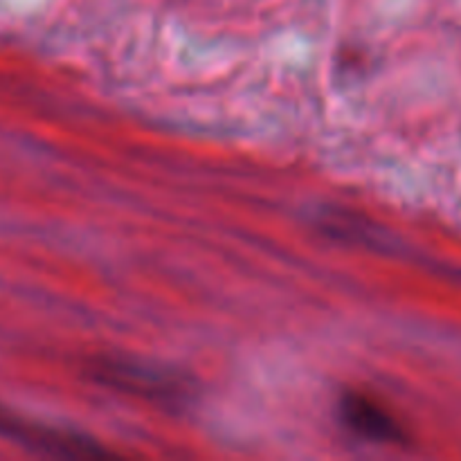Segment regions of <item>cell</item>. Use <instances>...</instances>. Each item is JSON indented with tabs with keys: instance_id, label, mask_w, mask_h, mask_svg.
I'll return each instance as SVG.
<instances>
[{
	"instance_id": "obj_1",
	"label": "cell",
	"mask_w": 461,
	"mask_h": 461,
	"mask_svg": "<svg viewBox=\"0 0 461 461\" xmlns=\"http://www.w3.org/2000/svg\"><path fill=\"white\" fill-rule=\"evenodd\" d=\"M90 376L113 390L160 405H180L189 396L187 383L178 374L142 360L99 358L90 365Z\"/></svg>"
},
{
	"instance_id": "obj_2",
	"label": "cell",
	"mask_w": 461,
	"mask_h": 461,
	"mask_svg": "<svg viewBox=\"0 0 461 461\" xmlns=\"http://www.w3.org/2000/svg\"><path fill=\"white\" fill-rule=\"evenodd\" d=\"M0 439L12 441L30 453L50 455V457L88 459L108 455V450L90 435L23 417L5 405H0Z\"/></svg>"
},
{
	"instance_id": "obj_3",
	"label": "cell",
	"mask_w": 461,
	"mask_h": 461,
	"mask_svg": "<svg viewBox=\"0 0 461 461\" xmlns=\"http://www.w3.org/2000/svg\"><path fill=\"white\" fill-rule=\"evenodd\" d=\"M338 421L351 437L367 444L401 446L408 441L403 423L381 401L360 392H345L336 405Z\"/></svg>"
}]
</instances>
